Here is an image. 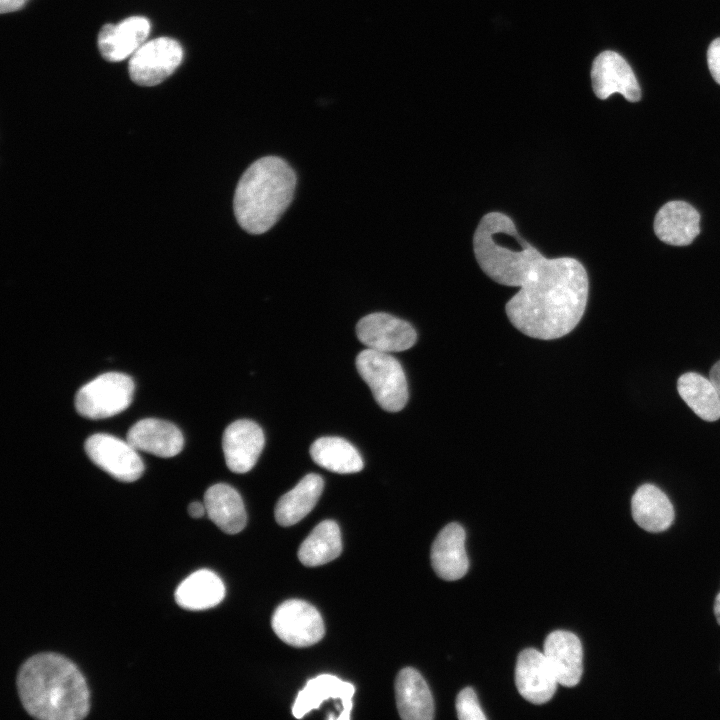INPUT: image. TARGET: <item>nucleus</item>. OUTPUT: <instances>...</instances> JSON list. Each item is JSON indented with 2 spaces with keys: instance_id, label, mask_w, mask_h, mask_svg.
<instances>
[{
  "instance_id": "1",
  "label": "nucleus",
  "mask_w": 720,
  "mask_h": 720,
  "mask_svg": "<svg viewBox=\"0 0 720 720\" xmlns=\"http://www.w3.org/2000/svg\"><path fill=\"white\" fill-rule=\"evenodd\" d=\"M519 288L505 305L508 319L529 337L553 340L570 333L581 320L589 281L577 259L542 256Z\"/></svg>"
},
{
  "instance_id": "2",
  "label": "nucleus",
  "mask_w": 720,
  "mask_h": 720,
  "mask_svg": "<svg viewBox=\"0 0 720 720\" xmlns=\"http://www.w3.org/2000/svg\"><path fill=\"white\" fill-rule=\"evenodd\" d=\"M17 688L21 703L31 716L42 720H79L89 711L84 677L67 658L41 653L19 669Z\"/></svg>"
},
{
  "instance_id": "3",
  "label": "nucleus",
  "mask_w": 720,
  "mask_h": 720,
  "mask_svg": "<svg viewBox=\"0 0 720 720\" xmlns=\"http://www.w3.org/2000/svg\"><path fill=\"white\" fill-rule=\"evenodd\" d=\"M296 175L276 156L253 162L241 176L234 194V214L242 229L251 234L268 231L291 203Z\"/></svg>"
},
{
  "instance_id": "4",
  "label": "nucleus",
  "mask_w": 720,
  "mask_h": 720,
  "mask_svg": "<svg viewBox=\"0 0 720 720\" xmlns=\"http://www.w3.org/2000/svg\"><path fill=\"white\" fill-rule=\"evenodd\" d=\"M473 250L489 278L512 287H519L543 256L518 234L513 220L501 212H489L480 219L473 235Z\"/></svg>"
},
{
  "instance_id": "5",
  "label": "nucleus",
  "mask_w": 720,
  "mask_h": 720,
  "mask_svg": "<svg viewBox=\"0 0 720 720\" xmlns=\"http://www.w3.org/2000/svg\"><path fill=\"white\" fill-rule=\"evenodd\" d=\"M360 377L369 386L377 404L385 411L398 412L408 400L405 372L390 353L365 349L356 357Z\"/></svg>"
},
{
  "instance_id": "6",
  "label": "nucleus",
  "mask_w": 720,
  "mask_h": 720,
  "mask_svg": "<svg viewBox=\"0 0 720 720\" xmlns=\"http://www.w3.org/2000/svg\"><path fill=\"white\" fill-rule=\"evenodd\" d=\"M134 389L132 378L126 374H101L77 391L74 401L76 411L91 420L117 415L131 404Z\"/></svg>"
},
{
  "instance_id": "7",
  "label": "nucleus",
  "mask_w": 720,
  "mask_h": 720,
  "mask_svg": "<svg viewBox=\"0 0 720 720\" xmlns=\"http://www.w3.org/2000/svg\"><path fill=\"white\" fill-rule=\"evenodd\" d=\"M84 448L96 466L118 481L133 482L143 474L144 463L127 440L97 433L87 438Z\"/></svg>"
},
{
  "instance_id": "8",
  "label": "nucleus",
  "mask_w": 720,
  "mask_h": 720,
  "mask_svg": "<svg viewBox=\"0 0 720 720\" xmlns=\"http://www.w3.org/2000/svg\"><path fill=\"white\" fill-rule=\"evenodd\" d=\"M275 634L285 643L307 647L319 642L325 633L324 622L315 607L290 599L280 604L271 620Z\"/></svg>"
},
{
  "instance_id": "9",
  "label": "nucleus",
  "mask_w": 720,
  "mask_h": 720,
  "mask_svg": "<svg viewBox=\"0 0 720 720\" xmlns=\"http://www.w3.org/2000/svg\"><path fill=\"white\" fill-rule=\"evenodd\" d=\"M183 59L178 41L168 37L145 42L130 58L129 74L141 86H155L170 76Z\"/></svg>"
},
{
  "instance_id": "10",
  "label": "nucleus",
  "mask_w": 720,
  "mask_h": 720,
  "mask_svg": "<svg viewBox=\"0 0 720 720\" xmlns=\"http://www.w3.org/2000/svg\"><path fill=\"white\" fill-rule=\"evenodd\" d=\"M356 334L367 348L386 353L407 350L417 340V333L409 322L380 312L361 318Z\"/></svg>"
},
{
  "instance_id": "11",
  "label": "nucleus",
  "mask_w": 720,
  "mask_h": 720,
  "mask_svg": "<svg viewBox=\"0 0 720 720\" xmlns=\"http://www.w3.org/2000/svg\"><path fill=\"white\" fill-rule=\"evenodd\" d=\"M591 80L599 99H606L613 93H620L630 102L641 98L640 86L630 65L614 51H604L594 59Z\"/></svg>"
},
{
  "instance_id": "12",
  "label": "nucleus",
  "mask_w": 720,
  "mask_h": 720,
  "mask_svg": "<svg viewBox=\"0 0 720 720\" xmlns=\"http://www.w3.org/2000/svg\"><path fill=\"white\" fill-rule=\"evenodd\" d=\"M515 684L524 699L533 704H544L553 697L558 681L544 653L527 648L518 655Z\"/></svg>"
},
{
  "instance_id": "13",
  "label": "nucleus",
  "mask_w": 720,
  "mask_h": 720,
  "mask_svg": "<svg viewBox=\"0 0 720 720\" xmlns=\"http://www.w3.org/2000/svg\"><path fill=\"white\" fill-rule=\"evenodd\" d=\"M265 444L264 433L254 421L240 419L227 426L222 448L226 465L234 473H246L256 464Z\"/></svg>"
},
{
  "instance_id": "14",
  "label": "nucleus",
  "mask_w": 720,
  "mask_h": 720,
  "mask_svg": "<svg viewBox=\"0 0 720 720\" xmlns=\"http://www.w3.org/2000/svg\"><path fill=\"white\" fill-rule=\"evenodd\" d=\"M354 693L353 684L331 674L318 675L309 679L298 692L292 706V714L295 718H302L311 710L319 708L324 701L339 699V716L336 719L348 720L353 707Z\"/></svg>"
},
{
  "instance_id": "15",
  "label": "nucleus",
  "mask_w": 720,
  "mask_h": 720,
  "mask_svg": "<svg viewBox=\"0 0 720 720\" xmlns=\"http://www.w3.org/2000/svg\"><path fill=\"white\" fill-rule=\"evenodd\" d=\"M543 653L559 684L576 686L583 672V650L579 638L570 631L555 630L547 635Z\"/></svg>"
},
{
  "instance_id": "16",
  "label": "nucleus",
  "mask_w": 720,
  "mask_h": 720,
  "mask_svg": "<svg viewBox=\"0 0 720 720\" xmlns=\"http://www.w3.org/2000/svg\"><path fill=\"white\" fill-rule=\"evenodd\" d=\"M150 22L142 16H131L117 24L104 25L98 34V48L109 62L132 56L146 41Z\"/></svg>"
},
{
  "instance_id": "17",
  "label": "nucleus",
  "mask_w": 720,
  "mask_h": 720,
  "mask_svg": "<svg viewBox=\"0 0 720 720\" xmlns=\"http://www.w3.org/2000/svg\"><path fill=\"white\" fill-rule=\"evenodd\" d=\"M465 538L464 528L454 522L446 525L436 536L431 547V564L441 579L454 581L467 573L469 560Z\"/></svg>"
},
{
  "instance_id": "18",
  "label": "nucleus",
  "mask_w": 720,
  "mask_h": 720,
  "mask_svg": "<svg viewBox=\"0 0 720 720\" xmlns=\"http://www.w3.org/2000/svg\"><path fill=\"white\" fill-rule=\"evenodd\" d=\"M127 441L136 449L162 458L181 452L184 438L171 422L146 418L136 422L127 432Z\"/></svg>"
},
{
  "instance_id": "19",
  "label": "nucleus",
  "mask_w": 720,
  "mask_h": 720,
  "mask_svg": "<svg viewBox=\"0 0 720 720\" xmlns=\"http://www.w3.org/2000/svg\"><path fill=\"white\" fill-rule=\"evenodd\" d=\"M654 231L664 243L689 245L700 232V214L685 201L667 202L655 216Z\"/></svg>"
},
{
  "instance_id": "20",
  "label": "nucleus",
  "mask_w": 720,
  "mask_h": 720,
  "mask_svg": "<svg viewBox=\"0 0 720 720\" xmlns=\"http://www.w3.org/2000/svg\"><path fill=\"white\" fill-rule=\"evenodd\" d=\"M395 697L398 713L402 719H433L434 702L431 691L416 669L406 667L400 670L395 679Z\"/></svg>"
},
{
  "instance_id": "21",
  "label": "nucleus",
  "mask_w": 720,
  "mask_h": 720,
  "mask_svg": "<svg viewBox=\"0 0 720 720\" xmlns=\"http://www.w3.org/2000/svg\"><path fill=\"white\" fill-rule=\"evenodd\" d=\"M634 521L642 529L658 533L667 530L674 520V508L667 495L653 484H643L632 496Z\"/></svg>"
},
{
  "instance_id": "22",
  "label": "nucleus",
  "mask_w": 720,
  "mask_h": 720,
  "mask_svg": "<svg viewBox=\"0 0 720 720\" xmlns=\"http://www.w3.org/2000/svg\"><path fill=\"white\" fill-rule=\"evenodd\" d=\"M206 513L214 524L227 534H236L247 522L246 510L240 494L230 485L217 483L204 494Z\"/></svg>"
},
{
  "instance_id": "23",
  "label": "nucleus",
  "mask_w": 720,
  "mask_h": 720,
  "mask_svg": "<svg viewBox=\"0 0 720 720\" xmlns=\"http://www.w3.org/2000/svg\"><path fill=\"white\" fill-rule=\"evenodd\" d=\"M324 487V481L318 474L304 476L290 491L282 495L274 510L277 523L291 526L302 520L316 505Z\"/></svg>"
},
{
  "instance_id": "24",
  "label": "nucleus",
  "mask_w": 720,
  "mask_h": 720,
  "mask_svg": "<svg viewBox=\"0 0 720 720\" xmlns=\"http://www.w3.org/2000/svg\"><path fill=\"white\" fill-rule=\"evenodd\" d=\"M225 596L223 581L213 571L201 569L184 579L175 591L177 604L188 610H204L218 605Z\"/></svg>"
},
{
  "instance_id": "25",
  "label": "nucleus",
  "mask_w": 720,
  "mask_h": 720,
  "mask_svg": "<svg viewBox=\"0 0 720 720\" xmlns=\"http://www.w3.org/2000/svg\"><path fill=\"white\" fill-rule=\"evenodd\" d=\"M310 455L320 467L339 474L356 473L364 467L357 449L340 437L318 438L310 447Z\"/></svg>"
},
{
  "instance_id": "26",
  "label": "nucleus",
  "mask_w": 720,
  "mask_h": 720,
  "mask_svg": "<svg viewBox=\"0 0 720 720\" xmlns=\"http://www.w3.org/2000/svg\"><path fill=\"white\" fill-rule=\"evenodd\" d=\"M677 389L698 417L708 422L720 418V396L709 377L687 372L678 378Z\"/></svg>"
},
{
  "instance_id": "27",
  "label": "nucleus",
  "mask_w": 720,
  "mask_h": 720,
  "mask_svg": "<svg viewBox=\"0 0 720 720\" xmlns=\"http://www.w3.org/2000/svg\"><path fill=\"white\" fill-rule=\"evenodd\" d=\"M341 551V533L337 523L324 520L302 542L298 558L305 566L314 567L334 560Z\"/></svg>"
},
{
  "instance_id": "28",
  "label": "nucleus",
  "mask_w": 720,
  "mask_h": 720,
  "mask_svg": "<svg viewBox=\"0 0 720 720\" xmlns=\"http://www.w3.org/2000/svg\"><path fill=\"white\" fill-rule=\"evenodd\" d=\"M456 711L460 720H485L477 695L471 687L462 689L456 698Z\"/></svg>"
},
{
  "instance_id": "29",
  "label": "nucleus",
  "mask_w": 720,
  "mask_h": 720,
  "mask_svg": "<svg viewBox=\"0 0 720 720\" xmlns=\"http://www.w3.org/2000/svg\"><path fill=\"white\" fill-rule=\"evenodd\" d=\"M707 63L712 77L720 84V38H716L709 45Z\"/></svg>"
},
{
  "instance_id": "30",
  "label": "nucleus",
  "mask_w": 720,
  "mask_h": 720,
  "mask_svg": "<svg viewBox=\"0 0 720 720\" xmlns=\"http://www.w3.org/2000/svg\"><path fill=\"white\" fill-rule=\"evenodd\" d=\"M28 0H0L1 13H10L21 9Z\"/></svg>"
},
{
  "instance_id": "31",
  "label": "nucleus",
  "mask_w": 720,
  "mask_h": 720,
  "mask_svg": "<svg viewBox=\"0 0 720 720\" xmlns=\"http://www.w3.org/2000/svg\"><path fill=\"white\" fill-rule=\"evenodd\" d=\"M188 513L192 518H200L206 513V507L204 503L192 502L188 506Z\"/></svg>"
},
{
  "instance_id": "32",
  "label": "nucleus",
  "mask_w": 720,
  "mask_h": 720,
  "mask_svg": "<svg viewBox=\"0 0 720 720\" xmlns=\"http://www.w3.org/2000/svg\"><path fill=\"white\" fill-rule=\"evenodd\" d=\"M709 378L720 396V360L712 366L709 372Z\"/></svg>"
},
{
  "instance_id": "33",
  "label": "nucleus",
  "mask_w": 720,
  "mask_h": 720,
  "mask_svg": "<svg viewBox=\"0 0 720 720\" xmlns=\"http://www.w3.org/2000/svg\"><path fill=\"white\" fill-rule=\"evenodd\" d=\"M714 614L718 624L720 625V593L715 598Z\"/></svg>"
}]
</instances>
